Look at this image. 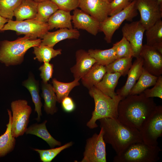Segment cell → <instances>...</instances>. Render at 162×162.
I'll use <instances>...</instances> for the list:
<instances>
[{
    "label": "cell",
    "instance_id": "1",
    "mask_svg": "<svg viewBox=\"0 0 162 162\" xmlns=\"http://www.w3.org/2000/svg\"><path fill=\"white\" fill-rule=\"evenodd\" d=\"M157 105L153 98L146 97L143 92L129 95L119 102L117 119L139 131Z\"/></svg>",
    "mask_w": 162,
    "mask_h": 162
},
{
    "label": "cell",
    "instance_id": "2",
    "mask_svg": "<svg viewBox=\"0 0 162 162\" xmlns=\"http://www.w3.org/2000/svg\"><path fill=\"white\" fill-rule=\"evenodd\" d=\"M98 120L103 131L105 143L111 146L117 155L120 154L131 144L142 142L138 130L123 124L117 118H105Z\"/></svg>",
    "mask_w": 162,
    "mask_h": 162
},
{
    "label": "cell",
    "instance_id": "3",
    "mask_svg": "<svg viewBox=\"0 0 162 162\" xmlns=\"http://www.w3.org/2000/svg\"><path fill=\"white\" fill-rule=\"evenodd\" d=\"M40 38L31 40L27 36L15 40L0 42V62L7 67L21 64L27 51L34 46H39Z\"/></svg>",
    "mask_w": 162,
    "mask_h": 162
},
{
    "label": "cell",
    "instance_id": "4",
    "mask_svg": "<svg viewBox=\"0 0 162 162\" xmlns=\"http://www.w3.org/2000/svg\"><path fill=\"white\" fill-rule=\"evenodd\" d=\"M88 93L93 98L94 108L92 113V116L86 124L90 129L97 128V121L105 118H117L118 116V108L119 102L122 98L117 95L111 98L107 96L95 86L88 89Z\"/></svg>",
    "mask_w": 162,
    "mask_h": 162
},
{
    "label": "cell",
    "instance_id": "5",
    "mask_svg": "<svg viewBox=\"0 0 162 162\" xmlns=\"http://www.w3.org/2000/svg\"><path fill=\"white\" fill-rule=\"evenodd\" d=\"M161 149L158 145L151 146L143 142L134 143L113 158L114 162H156L160 159Z\"/></svg>",
    "mask_w": 162,
    "mask_h": 162
},
{
    "label": "cell",
    "instance_id": "6",
    "mask_svg": "<svg viewBox=\"0 0 162 162\" xmlns=\"http://www.w3.org/2000/svg\"><path fill=\"white\" fill-rule=\"evenodd\" d=\"M136 0H134L125 8L112 16H108L100 23L99 30L103 32L104 39L108 43L111 42L113 35L122 22L126 20L132 21L137 15Z\"/></svg>",
    "mask_w": 162,
    "mask_h": 162
},
{
    "label": "cell",
    "instance_id": "7",
    "mask_svg": "<svg viewBox=\"0 0 162 162\" xmlns=\"http://www.w3.org/2000/svg\"><path fill=\"white\" fill-rule=\"evenodd\" d=\"M10 30L18 34H24L31 40L40 38L50 30L47 22H41L35 19L21 21L9 20L1 29V31Z\"/></svg>",
    "mask_w": 162,
    "mask_h": 162
},
{
    "label": "cell",
    "instance_id": "8",
    "mask_svg": "<svg viewBox=\"0 0 162 162\" xmlns=\"http://www.w3.org/2000/svg\"><path fill=\"white\" fill-rule=\"evenodd\" d=\"M12 134L15 138L23 135L26 132L32 112L31 107L25 100L19 99L12 101Z\"/></svg>",
    "mask_w": 162,
    "mask_h": 162
},
{
    "label": "cell",
    "instance_id": "9",
    "mask_svg": "<svg viewBox=\"0 0 162 162\" xmlns=\"http://www.w3.org/2000/svg\"><path fill=\"white\" fill-rule=\"evenodd\" d=\"M142 142L151 146L158 145V139L162 135V106H157L139 131Z\"/></svg>",
    "mask_w": 162,
    "mask_h": 162
},
{
    "label": "cell",
    "instance_id": "10",
    "mask_svg": "<svg viewBox=\"0 0 162 162\" xmlns=\"http://www.w3.org/2000/svg\"><path fill=\"white\" fill-rule=\"evenodd\" d=\"M106 143L103 131L100 128L99 134L95 133L86 140L83 157L81 162H106Z\"/></svg>",
    "mask_w": 162,
    "mask_h": 162
},
{
    "label": "cell",
    "instance_id": "11",
    "mask_svg": "<svg viewBox=\"0 0 162 162\" xmlns=\"http://www.w3.org/2000/svg\"><path fill=\"white\" fill-rule=\"evenodd\" d=\"M135 6L146 30L162 17V3L157 0H136Z\"/></svg>",
    "mask_w": 162,
    "mask_h": 162
},
{
    "label": "cell",
    "instance_id": "12",
    "mask_svg": "<svg viewBox=\"0 0 162 162\" xmlns=\"http://www.w3.org/2000/svg\"><path fill=\"white\" fill-rule=\"evenodd\" d=\"M146 29L140 20L125 23L122 27L123 37L129 42L134 57L140 56L142 48L143 34Z\"/></svg>",
    "mask_w": 162,
    "mask_h": 162
},
{
    "label": "cell",
    "instance_id": "13",
    "mask_svg": "<svg viewBox=\"0 0 162 162\" xmlns=\"http://www.w3.org/2000/svg\"><path fill=\"white\" fill-rule=\"evenodd\" d=\"M140 56L143 59L145 70L156 76L162 74V54L155 48L146 44L143 45Z\"/></svg>",
    "mask_w": 162,
    "mask_h": 162
},
{
    "label": "cell",
    "instance_id": "14",
    "mask_svg": "<svg viewBox=\"0 0 162 162\" xmlns=\"http://www.w3.org/2000/svg\"><path fill=\"white\" fill-rule=\"evenodd\" d=\"M78 7L100 23L109 16L110 2L108 0H79Z\"/></svg>",
    "mask_w": 162,
    "mask_h": 162
},
{
    "label": "cell",
    "instance_id": "15",
    "mask_svg": "<svg viewBox=\"0 0 162 162\" xmlns=\"http://www.w3.org/2000/svg\"><path fill=\"white\" fill-rule=\"evenodd\" d=\"M72 20L74 28L85 30L94 36L99 31L100 22L80 9L77 8L74 10Z\"/></svg>",
    "mask_w": 162,
    "mask_h": 162
},
{
    "label": "cell",
    "instance_id": "16",
    "mask_svg": "<svg viewBox=\"0 0 162 162\" xmlns=\"http://www.w3.org/2000/svg\"><path fill=\"white\" fill-rule=\"evenodd\" d=\"M75 57L76 64L70 70L74 79L80 80L96 63V61L88 51L83 49L77 50Z\"/></svg>",
    "mask_w": 162,
    "mask_h": 162
},
{
    "label": "cell",
    "instance_id": "17",
    "mask_svg": "<svg viewBox=\"0 0 162 162\" xmlns=\"http://www.w3.org/2000/svg\"><path fill=\"white\" fill-rule=\"evenodd\" d=\"M143 65L142 58L140 56L136 58L128 72V78L125 85L121 88L117 90L116 92L122 99L129 95L130 90L142 72Z\"/></svg>",
    "mask_w": 162,
    "mask_h": 162
},
{
    "label": "cell",
    "instance_id": "18",
    "mask_svg": "<svg viewBox=\"0 0 162 162\" xmlns=\"http://www.w3.org/2000/svg\"><path fill=\"white\" fill-rule=\"evenodd\" d=\"M80 35L79 32L76 28H60L54 32L46 33L40 38L42 39L40 44L53 48L57 43L62 40L66 39H78Z\"/></svg>",
    "mask_w": 162,
    "mask_h": 162
},
{
    "label": "cell",
    "instance_id": "19",
    "mask_svg": "<svg viewBox=\"0 0 162 162\" xmlns=\"http://www.w3.org/2000/svg\"><path fill=\"white\" fill-rule=\"evenodd\" d=\"M22 84L28 90L31 94L35 106V112L37 113L38 116L36 119L37 121L39 122L41 116H42L41 107L42 104L39 94V82L35 79L33 75L30 73L28 78L23 81Z\"/></svg>",
    "mask_w": 162,
    "mask_h": 162
},
{
    "label": "cell",
    "instance_id": "20",
    "mask_svg": "<svg viewBox=\"0 0 162 162\" xmlns=\"http://www.w3.org/2000/svg\"><path fill=\"white\" fill-rule=\"evenodd\" d=\"M121 76L119 73L106 72L102 80L94 86L105 95L114 98L117 95L115 90Z\"/></svg>",
    "mask_w": 162,
    "mask_h": 162
},
{
    "label": "cell",
    "instance_id": "21",
    "mask_svg": "<svg viewBox=\"0 0 162 162\" xmlns=\"http://www.w3.org/2000/svg\"><path fill=\"white\" fill-rule=\"evenodd\" d=\"M9 116L8 123L6 124L7 128L5 132L0 135V158L3 157L12 152L16 144V139L11 132L12 112L7 110Z\"/></svg>",
    "mask_w": 162,
    "mask_h": 162
},
{
    "label": "cell",
    "instance_id": "22",
    "mask_svg": "<svg viewBox=\"0 0 162 162\" xmlns=\"http://www.w3.org/2000/svg\"><path fill=\"white\" fill-rule=\"evenodd\" d=\"M38 3L33 0H22L14 11L16 21L35 19L37 14Z\"/></svg>",
    "mask_w": 162,
    "mask_h": 162
},
{
    "label": "cell",
    "instance_id": "23",
    "mask_svg": "<svg viewBox=\"0 0 162 162\" xmlns=\"http://www.w3.org/2000/svg\"><path fill=\"white\" fill-rule=\"evenodd\" d=\"M71 20L70 12L58 9L51 16L47 23L50 30L54 28L72 29Z\"/></svg>",
    "mask_w": 162,
    "mask_h": 162
},
{
    "label": "cell",
    "instance_id": "24",
    "mask_svg": "<svg viewBox=\"0 0 162 162\" xmlns=\"http://www.w3.org/2000/svg\"><path fill=\"white\" fill-rule=\"evenodd\" d=\"M106 73V66L96 63L81 79L82 84L89 89L99 83Z\"/></svg>",
    "mask_w": 162,
    "mask_h": 162
},
{
    "label": "cell",
    "instance_id": "25",
    "mask_svg": "<svg viewBox=\"0 0 162 162\" xmlns=\"http://www.w3.org/2000/svg\"><path fill=\"white\" fill-rule=\"evenodd\" d=\"M47 120L40 124H35L27 128L26 133L34 135L41 138L46 142L51 148L56 146H60L61 143L56 140L50 134L46 126Z\"/></svg>",
    "mask_w": 162,
    "mask_h": 162
},
{
    "label": "cell",
    "instance_id": "26",
    "mask_svg": "<svg viewBox=\"0 0 162 162\" xmlns=\"http://www.w3.org/2000/svg\"><path fill=\"white\" fill-rule=\"evenodd\" d=\"M42 96L44 100V110L48 114L53 115L57 111V98L52 86L41 82Z\"/></svg>",
    "mask_w": 162,
    "mask_h": 162
},
{
    "label": "cell",
    "instance_id": "27",
    "mask_svg": "<svg viewBox=\"0 0 162 162\" xmlns=\"http://www.w3.org/2000/svg\"><path fill=\"white\" fill-rule=\"evenodd\" d=\"M158 77L151 74L143 68L142 74L130 90L129 95L138 94L143 92L148 87L154 86Z\"/></svg>",
    "mask_w": 162,
    "mask_h": 162
},
{
    "label": "cell",
    "instance_id": "28",
    "mask_svg": "<svg viewBox=\"0 0 162 162\" xmlns=\"http://www.w3.org/2000/svg\"><path fill=\"white\" fill-rule=\"evenodd\" d=\"M79 80L74 79L70 82H64L58 81L56 78L52 79V86L56 96L57 102L61 103L64 98L68 96L73 88L79 86Z\"/></svg>",
    "mask_w": 162,
    "mask_h": 162
},
{
    "label": "cell",
    "instance_id": "29",
    "mask_svg": "<svg viewBox=\"0 0 162 162\" xmlns=\"http://www.w3.org/2000/svg\"><path fill=\"white\" fill-rule=\"evenodd\" d=\"M88 52L96 60V63L105 66L117 59L116 51L113 46L104 50L90 49Z\"/></svg>",
    "mask_w": 162,
    "mask_h": 162
},
{
    "label": "cell",
    "instance_id": "30",
    "mask_svg": "<svg viewBox=\"0 0 162 162\" xmlns=\"http://www.w3.org/2000/svg\"><path fill=\"white\" fill-rule=\"evenodd\" d=\"M33 47L35 55L34 59L40 62H49L52 58L62 54V49L55 50L47 45L40 44Z\"/></svg>",
    "mask_w": 162,
    "mask_h": 162
},
{
    "label": "cell",
    "instance_id": "31",
    "mask_svg": "<svg viewBox=\"0 0 162 162\" xmlns=\"http://www.w3.org/2000/svg\"><path fill=\"white\" fill-rule=\"evenodd\" d=\"M58 9L51 0L45 1L38 3L36 20L43 22H47L51 16Z\"/></svg>",
    "mask_w": 162,
    "mask_h": 162
},
{
    "label": "cell",
    "instance_id": "32",
    "mask_svg": "<svg viewBox=\"0 0 162 162\" xmlns=\"http://www.w3.org/2000/svg\"><path fill=\"white\" fill-rule=\"evenodd\" d=\"M146 31V45L154 47L162 44V21L161 20Z\"/></svg>",
    "mask_w": 162,
    "mask_h": 162
},
{
    "label": "cell",
    "instance_id": "33",
    "mask_svg": "<svg viewBox=\"0 0 162 162\" xmlns=\"http://www.w3.org/2000/svg\"><path fill=\"white\" fill-rule=\"evenodd\" d=\"M133 57L122 58L116 59L106 66V72L119 73L124 76L128 74L132 64Z\"/></svg>",
    "mask_w": 162,
    "mask_h": 162
},
{
    "label": "cell",
    "instance_id": "34",
    "mask_svg": "<svg viewBox=\"0 0 162 162\" xmlns=\"http://www.w3.org/2000/svg\"><path fill=\"white\" fill-rule=\"evenodd\" d=\"M73 145V142L71 141L56 148L45 150L34 148L33 150L39 154L42 161L50 162L63 150Z\"/></svg>",
    "mask_w": 162,
    "mask_h": 162
},
{
    "label": "cell",
    "instance_id": "35",
    "mask_svg": "<svg viewBox=\"0 0 162 162\" xmlns=\"http://www.w3.org/2000/svg\"><path fill=\"white\" fill-rule=\"evenodd\" d=\"M22 0H0V16L12 20L14 16V11Z\"/></svg>",
    "mask_w": 162,
    "mask_h": 162
},
{
    "label": "cell",
    "instance_id": "36",
    "mask_svg": "<svg viewBox=\"0 0 162 162\" xmlns=\"http://www.w3.org/2000/svg\"><path fill=\"white\" fill-rule=\"evenodd\" d=\"M117 59L133 57L134 54L129 41L123 37L121 40L114 44Z\"/></svg>",
    "mask_w": 162,
    "mask_h": 162
},
{
    "label": "cell",
    "instance_id": "37",
    "mask_svg": "<svg viewBox=\"0 0 162 162\" xmlns=\"http://www.w3.org/2000/svg\"><path fill=\"white\" fill-rule=\"evenodd\" d=\"M143 92L147 98L157 97L162 99V76L161 75L158 76L156 83L152 88H147Z\"/></svg>",
    "mask_w": 162,
    "mask_h": 162
},
{
    "label": "cell",
    "instance_id": "38",
    "mask_svg": "<svg viewBox=\"0 0 162 162\" xmlns=\"http://www.w3.org/2000/svg\"><path fill=\"white\" fill-rule=\"evenodd\" d=\"M58 9L70 12L78 7L79 0H51Z\"/></svg>",
    "mask_w": 162,
    "mask_h": 162
},
{
    "label": "cell",
    "instance_id": "39",
    "mask_svg": "<svg viewBox=\"0 0 162 162\" xmlns=\"http://www.w3.org/2000/svg\"><path fill=\"white\" fill-rule=\"evenodd\" d=\"M40 71V77L42 82L47 83L52 78L53 72V65L49 62H45L39 68Z\"/></svg>",
    "mask_w": 162,
    "mask_h": 162
},
{
    "label": "cell",
    "instance_id": "40",
    "mask_svg": "<svg viewBox=\"0 0 162 162\" xmlns=\"http://www.w3.org/2000/svg\"><path fill=\"white\" fill-rule=\"evenodd\" d=\"M132 0H113L110 2L109 16H112L127 7Z\"/></svg>",
    "mask_w": 162,
    "mask_h": 162
},
{
    "label": "cell",
    "instance_id": "41",
    "mask_svg": "<svg viewBox=\"0 0 162 162\" xmlns=\"http://www.w3.org/2000/svg\"><path fill=\"white\" fill-rule=\"evenodd\" d=\"M61 103L63 109L66 112H71L75 109V105L73 100L68 96L64 98Z\"/></svg>",
    "mask_w": 162,
    "mask_h": 162
},
{
    "label": "cell",
    "instance_id": "42",
    "mask_svg": "<svg viewBox=\"0 0 162 162\" xmlns=\"http://www.w3.org/2000/svg\"><path fill=\"white\" fill-rule=\"evenodd\" d=\"M9 20L5 19L0 16V30L3 27L4 25L8 22Z\"/></svg>",
    "mask_w": 162,
    "mask_h": 162
},
{
    "label": "cell",
    "instance_id": "43",
    "mask_svg": "<svg viewBox=\"0 0 162 162\" xmlns=\"http://www.w3.org/2000/svg\"><path fill=\"white\" fill-rule=\"evenodd\" d=\"M34 2L38 3L40 2H43L47 0H33Z\"/></svg>",
    "mask_w": 162,
    "mask_h": 162
},
{
    "label": "cell",
    "instance_id": "44",
    "mask_svg": "<svg viewBox=\"0 0 162 162\" xmlns=\"http://www.w3.org/2000/svg\"><path fill=\"white\" fill-rule=\"evenodd\" d=\"M160 2L162 3V0H157Z\"/></svg>",
    "mask_w": 162,
    "mask_h": 162
},
{
    "label": "cell",
    "instance_id": "45",
    "mask_svg": "<svg viewBox=\"0 0 162 162\" xmlns=\"http://www.w3.org/2000/svg\"><path fill=\"white\" fill-rule=\"evenodd\" d=\"M113 0H108V1L110 2L112 1Z\"/></svg>",
    "mask_w": 162,
    "mask_h": 162
}]
</instances>
